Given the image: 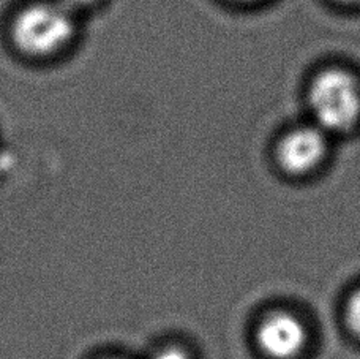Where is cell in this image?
<instances>
[{
    "label": "cell",
    "mask_w": 360,
    "mask_h": 359,
    "mask_svg": "<svg viewBox=\"0 0 360 359\" xmlns=\"http://www.w3.org/2000/svg\"><path fill=\"white\" fill-rule=\"evenodd\" d=\"M338 4H343V5H356L360 4V0H335Z\"/></svg>",
    "instance_id": "cell-8"
},
{
    "label": "cell",
    "mask_w": 360,
    "mask_h": 359,
    "mask_svg": "<svg viewBox=\"0 0 360 359\" xmlns=\"http://www.w3.org/2000/svg\"><path fill=\"white\" fill-rule=\"evenodd\" d=\"M329 152V134L314 124L295 127L276 146V162L291 176L316 171Z\"/></svg>",
    "instance_id": "cell-3"
},
{
    "label": "cell",
    "mask_w": 360,
    "mask_h": 359,
    "mask_svg": "<svg viewBox=\"0 0 360 359\" xmlns=\"http://www.w3.org/2000/svg\"><path fill=\"white\" fill-rule=\"evenodd\" d=\"M59 2L67 6L68 10H73V8H82V6H87L90 4H94L95 0H59Z\"/></svg>",
    "instance_id": "cell-7"
},
{
    "label": "cell",
    "mask_w": 360,
    "mask_h": 359,
    "mask_svg": "<svg viewBox=\"0 0 360 359\" xmlns=\"http://www.w3.org/2000/svg\"><path fill=\"white\" fill-rule=\"evenodd\" d=\"M75 35L72 10L60 2H38L25 6L11 24V40L22 54L46 57L56 54Z\"/></svg>",
    "instance_id": "cell-2"
},
{
    "label": "cell",
    "mask_w": 360,
    "mask_h": 359,
    "mask_svg": "<svg viewBox=\"0 0 360 359\" xmlns=\"http://www.w3.org/2000/svg\"><path fill=\"white\" fill-rule=\"evenodd\" d=\"M307 328L288 312L270 313L256 331V344L270 359H294L307 345Z\"/></svg>",
    "instance_id": "cell-4"
},
{
    "label": "cell",
    "mask_w": 360,
    "mask_h": 359,
    "mask_svg": "<svg viewBox=\"0 0 360 359\" xmlns=\"http://www.w3.org/2000/svg\"><path fill=\"white\" fill-rule=\"evenodd\" d=\"M153 359H190V358L184 350H180L177 347H169L160 351V353L153 356Z\"/></svg>",
    "instance_id": "cell-6"
},
{
    "label": "cell",
    "mask_w": 360,
    "mask_h": 359,
    "mask_svg": "<svg viewBox=\"0 0 360 359\" xmlns=\"http://www.w3.org/2000/svg\"><path fill=\"white\" fill-rule=\"evenodd\" d=\"M313 124L327 134L348 133L360 122V80L346 68H326L308 87Z\"/></svg>",
    "instance_id": "cell-1"
},
{
    "label": "cell",
    "mask_w": 360,
    "mask_h": 359,
    "mask_svg": "<svg viewBox=\"0 0 360 359\" xmlns=\"http://www.w3.org/2000/svg\"><path fill=\"white\" fill-rule=\"evenodd\" d=\"M234 2H242V4H248V2H258V0H234Z\"/></svg>",
    "instance_id": "cell-9"
},
{
    "label": "cell",
    "mask_w": 360,
    "mask_h": 359,
    "mask_svg": "<svg viewBox=\"0 0 360 359\" xmlns=\"http://www.w3.org/2000/svg\"><path fill=\"white\" fill-rule=\"evenodd\" d=\"M345 322L352 334L360 339V288L351 294L345 306Z\"/></svg>",
    "instance_id": "cell-5"
}]
</instances>
